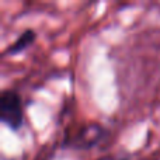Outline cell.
Returning <instances> with one entry per match:
<instances>
[{
	"instance_id": "1",
	"label": "cell",
	"mask_w": 160,
	"mask_h": 160,
	"mask_svg": "<svg viewBox=\"0 0 160 160\" xmlns=\"http://www.w3.org/2000/svg\"><path fill=\"white\" fill-rule=\"evenodd\" d=\"M0 119L11 129H17L22 124L21 101L16 91L4 90L0 96Z\"/></svg>"
},
{
	"instance_id": "2",
	"label": "cell",
	"mask_w": 160,
	"mask_h": 160,
	"mask_svg": "<svg viewBox=\"0 0 160 160\" xmlns=\"http://www.w3.org/2000/svg\"><path fill=\"white\" fill-rule=\"evenodd\" d=\"M34 38H35V34H34L32 31H31V30L25 31V32H22L21 35H20L18 38H17L16 41L10 45V48H8L7 52L8 53H18V52H21L22 49H25V48H27L28 45L34 41Z\"/></svg>"
}]
</instances>
